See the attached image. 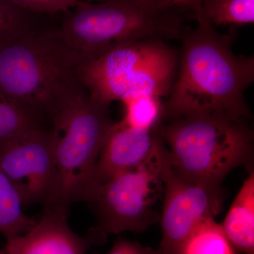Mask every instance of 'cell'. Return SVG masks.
<instances>
[{"instance_id": "obj_1", "label": "cell", "mask_w": 254, "mask_h": 254, "mask_svg": "<svg viewBox=\"0 0 254 254\" xmlns=\"http://www.w3.org/2000/svg\"><path fill=\"white\" fill-rule=\"evenodd\" d=\"M195 19L196 27L182 37L176 78L163 102L160 122L200 113L248 120L245 92L254 81V57L234 53V33L221 34Z\"/></svg>"}, {"instance_id": "obj_2", "label": "cell", "mask_w": 254, "mask_h": 254, "mask_svg": "<svg viewBox=\"0 0 254 254\" xmlns=\"http://www.w3.org/2000/svg\"><path fill=\"white\" fill-rule=\"evenodd\" d=\"M78 64L57 28H33L0 48V93L50 124L53 115L84 88Z\"/></svg>"}, {"instance_id": "obj_3", "label": "cell", "mask_w": 254, "mask_h": 254, "mask_svg": "<svg viewBox=\"0 0 254 254\" xmlns=\"http://www.w3.org/2000/svg\"><path fill=\"white\" fill-rule=\"evenodd\" d=\"M184 8L160 1L80 0L57 28L79 64L99 58L116 47L143 39H182Z\"/></svg>"}, {"instance_id": "obj_4", "label": "cell", "mask_w": 254, "mask_h": 254, "mask_svg": "<svg viewBox=\"0 0 254 254\" xmlns=\"http://www.w3.org/2000/svg\"><path fill=\"white\" fill-rule=\"evenodd\" d=\"M247 121L221 113L193 114L160 123L154 130L177 172L222 192L225 177L252 160L254 133Z\"/></svg>"}, {"instance_id": "obj_5", "label": "cell", "mask_w": 254, "mask_h": 254, "mask_svg": "<svg viewBox=\"0 0 254 254\" xmlns=\"http://www.w3.org/2000/svg\"><path fill=\"white\" fill-rule=\"evenodd\" d=\"M110 105L102 104L83 89L52 117L58 192L55 204L68 208L79 201L93 203L100 187L95 168L107 133L114 123Z\"/></svg>"}, {"instance_id": "obj_6", "label": "cell", "mask_w": 254, "mask_h": 254, "mask_svg": "<svg viewBox=\"0 0 254 254\" xmlns=\"http://www.w3.org/2000/svg\"><path fill=\"white\" fill-rule=\"evenodd\" d=\"M178 55L166 41L143 39L109 50L78 65V79L95 101L110 105L139 94L162 98L171 90Z\"/></svg>"}, {"instance_id": "obj_7", "label": "cell", "mask_w": 254, "mask_h": 254, "mask_svg": "<svg viewBox=\"0 0 254 254\" xmlns=\"http://www.w3.org/2000/svg\"><path fill=\"white\" fill-rule=\"evenodd\" d=\"M163 192L159 175L158 136L153 155L138 168L100 185L94 201L96 226L89 232L104 243L108 235L141 232L160 220L155 208Z\"/></svg>"}, {"instance_id": "obj_8", "label": "cell", "mask_w": 254, "mask_h": 254, "mask_svg": "<svg viewBox=\"0 0 254 254\" xmlns=\"http://www.w3.org/2000/svg\"><path fill=\"white\" fill-rule=\"evenodd\" d=\"M159 175L163 185V204L160 221L161 254H182L195 227L222 209V192L184 176L170 163L166 148L158 135Z\"/></svg>"}, {"instance_id": "obj_9", "label": "cell", "mask_w": 254, "mask_h": 254, "mask_svg": "<svg viewBox=\"0 0 254 254\" xmlns=\"http://www.w3.org/2000/svg\"><path fill=\"white\" fill-rule=\"evenodd\" d=\"M0 168L14 185L23 205L56 203L58 175L49 128L0 144Z\"/></svg>"}, {"instance_id": "obj_10", "label": "cell", "mask_w": 254, "mask_h": 254, "mask_svg": "<svg viewBox=\"0 0 254 254\" xmlns=\"http://www.w3.org/2000/svg\"><path fill=\"white\" fill-rule=\"evenodd\" d=\"M100 244L88 232L80 237L68 223L67 208L53 204L44 207L39 220L31 230L6 240L5 254H84L93 245Z\"/></svg>"}, {"instance_id": "obj_11", "label": "cell", "mask_w": 254, "mask_h": 254, "mask_svg": "<svg viewBox=\"0 0 254 254\" xmlns=\"http://www.w3.org/2000/svg\"><path fill=\"white\" fill-rule=\"evenodd\" d=\"M154 130L128 126L123 120L113 123L105 136L95 168V180L103 185L119 174L139 167L153 155Z\"/></svg>"}, {"instance_id": "obj_12", "label": "cell", "mask_w": 254, "mask_h": 254, "mask_svg": "<svg viewBox=\"0 0 254 254\" xmlns=\"http://www.w3.org/2000/svg\"><path fill=\"white\" fill-rule=\"evenodd\" d=\"M220 226L234 247L245 254H254L253 173L244 182Z\"/></svg>"}, {"instance_id": "obj_13", "label": "cell", "mask_w": 254, "mask_h": 254, "mask_svg": "<svg viewBox=\"0 0 254 254\" xmlns=\"http://www.w3.org/2000/svg\"><path fill=\"white\" fill-rule=\"evenodd\" d=\"M195 18L214 28L254 22V0H202L193 8Z\"/></svg>"}, {"instance_id": "obj_14", "label": "cell", "mask_w": 254, "mask_h": 254, "mask_svg": "<svg viewBox=\"0 0 254 254\" xmlns=\"http://www.w3.org/2000/svg\"><path fill=\"white\" fill-rule=\"evenodd\" d=\"M22 207L17 190L0 168V232L6 240L26 233L36 223L23 213Z\"/></svg>"}, {"instance_id": "obj_15", "label": "cell", "mask_w": 254, "mask_h": 254, "mask_svg": "<svg viewBox=\"0 0 254 254\" xmlns=\"http://www.w3.org/2000/svg\"><path fill=\"white\" fill-rule=\"evenodd\" d=\"M48 127L38 114L0 93V144Z\"/></svg>"}, {"instance_id": "obj_16", "label": "cell", "mask_w": 254, "mask_h": 254, "mask_svg": "<svg viewBox=\"0 0 254 254\" xmlns=\"http://www.w3.org/2000/svg\"><path fill=\"white\" fill-rule=\"evenodd\" d=\"M182 254H237L213 217L200 222L188 239Z\"/></svg>"}, {"instance_id": "obj_17", "label": "cell", "mask_w": 254, "mask_h": 254, "mask_svg": "<svg viewBox=\"0 0 254 254\" xmlns=\"http://www.w3.org/2000/svg\"><path fill=\"white\" fill-rule=\"evenodd\" d=\"M125 116L128 126L145 130H153L161 121L163 102L161 98L149 94H139L124 100Z\"/></svg>"}, {"instance_id": "obj_18", "label": "cell", "mask_w": 254, "mask_h": 254, "mask_svg": "<svg viewBox=\"0 0 254 254\" xmlns=\"http://www.w3.org/2000/svg\"><path fill=\"white\" fill-rule=\"evenodd\" d=\"M10 0H0V48L25 32L33 29L32 17Z\"/></svg>"}, {"instance_id": "obj_19", "label": "cell", "mask_w": 254, "mask_h": 254, "mask_svg": "<svg viewBox=\"0 0 254 254\" xmlns=\"http://www.w3.org/2000/svg\"><path fill=\"white\" fill-rule=\"evenodd\" d=\"M20 9L33 15L65 13L80 0H10Z\"/></svg>"}, {"instance_id": "obj_20", "label": "cell", "mask_w": 254, "mask_h": 254, "mask_svg": "<svg viewBox=\"0 0 254 254\" xmlns=\"http://www.w3.org/2000/svg\"><path fill=\"white\" fill-rule=\"evenodd\" d=\"M108 254H161L160 251L143 247L130 241L120 240L115 242Z\"/></svg>"}, {"instance_id": "obj_21", "label": "cell", "mask_w": 254, "mask_h": 254, "mask_svg": "<svg viewBox=\"0 0 254 254\" xmlns=\"http://www.w3.org/2000/svg\"><path fill=\"white\" fill-rule=\"evenodd\" d=\"M164 4L170 5V6H180L182 8H189L190 0H159Z\"/></svg>"}, {"instance_id": "obj_22", "label": "cell", "mask_w": 254, "mask_h": 254, "mask_svg": "<svg viewBox=\"0 0 254 254\" xmlns=\"http://www.w3.org/2000/svg\"><path fill=\"white\" fill-rule=\"evenodd\" d=\"M83 1H88V2L93 3H103L107 1H112V0H83Z\"/></svg>"}, {"instance_id": "obj_23", "label": "cell", "mask_w": 254, "mask_h": 254, "mask_svg": "<svg viewBox=\"0 0 254 254\" xmlns=\"http://www.w3.org/2000/svg\"><path fill=\"white\" fill-rule=\"evenodd\" d=\"M200 1L202 0H190V4H189V7L193 8V6L199 3Z\"/></svg>"}, {"instance_id": "obj_24", "label": "cell", "mask_w": 254, "mask_h": 254, "mask_svg": "<svg viewBox=\"0 0 254 254\" xmlns=\"http://www.w3.org/2000/svg\"><path fill=\"white\" fill-rule=\"evenodd\" d=\"M141 1H160V2H162V1H159V0H141ZM163 3V2H162Z\"/></svg>"}, {"instance_id": "obj_25", "label": "cell", "mask_w": 254, "mask_h": 254, "mask_svg": "<svg viewBox=\"0 0 254 254\" xmlns=\"http://www.w3.org/2000/svg\"><path fill=\"white\" fill-rule=\"evenodd\" d=\"M0 254H5L4 250H0Z\"/></svg>"}]
</instances>
